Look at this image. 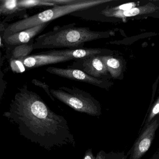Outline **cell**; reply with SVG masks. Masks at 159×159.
<instances>
[{"mask_svg": "<svg viewBox=\"0 0 159 159\" xmlns=\"http://www.w3.org/2000/svg\"><path fill=\"white\" fill-rule=\"evenodd\" d=\"M2 115L17 127L21 136L48 151L65 146L75 147L66 119L52 111L26 85L19 88Z\"/></svg>", "mask_w": 159, "mask_h": 159, "instance_id": "cell-1", "label": "cell"}, {"mask_svg": "<svg viewBox=\"0 0 159 159\" xmlns=\"http://www.w3.org/2000/svg\"><path fill=\"white\" fill-rule=\"evenodd\" d=\"M73 23L62 27L57 26L53 30L35 38L34 49H77L83 48L86 42L107 38L114 36L113 31H94L88 27H75Z\"/></svg>", "mask_w": 159, "mask_h": 159, "instance_id": "cell-2", "label": "cell"}, {"mask_svg": "<svg viewBox=\"0 0 159 159\" xmlns=\"http://www.w3.org/2000/svg\"><path fill=\"white\" fill-rule=\"evenodd\" d=\"M112 1L113 0H81L75 3L53 7L41 13L8 24L3 36L24 30L43 23H50L54 20L72 12L91 8Z\"/></svg>", "mask_w": 159, "mask_h": 159, "instance_id": "cell-3", "label": "cell"}, {"mask_svg": "<svg viewBox=\"0 0 159 159\" xmlns=\"http://www.w3.org/2000/svg\"><path fill=\"white\" fill-rule=\"evenodd\" d=\"M54 98L67 105L75 111L92 116L102 115L100 102L90 93L75 87L72 88L62 87L50 90Z\"/></svg>", "mask_w": 159, "mask_h": 159, "instance_id": "cell-4", "label": "cell"}, {"mask_svg": "<svg viewBox=\"0 0 159 159\" xmlns=\"http://www.w3.org/2000/svg\"><path fill=\"white\" fill-rule=\"evenodd\" d=\"M46 71L61 77L88 83L107 90H109L113 85V83L109 80L95 78L78 69L50 67L48 68Z\"/></svg>", "mask_w": 159, "mask_h": 159, "instance_id": "cell-5", "label": "cell"}, {"mask_svg": "<svg viewBox=\"0 0 159 159\" xmlns=\"http://www.w3.org/2000/svg\"><path fill=\"white\" fill-rule=\"evenodd\" d=\"M159 128V115L145 128L129 151V159H141L149 150L155 138L156 131Z\"/></svg>", "mask_w": 159, "mask_h": 159, "instance_id": "cell-6", "label": "cell"}, {"mask_svg": "<svg viewBox=\"0 0 159 159\" xmlns=\"http://www.w3.org/2000/svg\"><path fill=\"white\" fill-rule=\"evenodd\" d=\"M68 68L78 69L98 79L109 80L111 78L100 56H89L75 59Z\"/></svg>", "mask_w": 159, "mask_h": 159, "instance_id": "cell-7", "label": "cell"}, {"mask_svg": "<svg viewBox=\"0 0 159 159\" xmlns=\"http://www.w3.org/2000/svg\"><path fill=\"white\" fill-rule=\"evenodd\" d=\"M50 23H43L30 29L3 36V42L6 47H12L27 44L37 35L43 31Z\"/></svg>", "mask_w": 159, "mask_h": 159, "instance_id": "cell-8", "label": "cell"}, {"mask_svg": "<svg viewBox=\"0 0 159 159\" xmlns=\"http://www.w3.org/2000/svg\"><path fill=\"white\" fill-rule=\"evenodd\" d=\"M44 54L55 56H65L74 59L81 58L92 56L113 55L114 51L107 49L82 48L70 49L63 50H52L42 52Z\"/></svg>", "mask_w": 159, "mask_h": 159, "instance_id": "cell-9", "label": "cell"}, {"mask_svg": "<svg viewBox=\"0 0 159 159\" xmlns=\"http://www.w3.org/2000/svg\"><path fill=\"white\" fill-rule=\"evenodd\" d=\"M74 60L72 58L61 56L48 55L41 53L29 55L23 61V64L26 69L37 68L44 65L56 64Z\"/></svg>", "mask_w": 159, "mask_h": 159, "instance_id": "cell-10", "label": "cell"}, {"mask_svg": "<svg viewBox=\"0 0 159 159\" xmlns=\"http://www.w3.org/2000/svg\"><path fill=\"white\" fill-rule=\"evenodd\" d=\"M159 11V7L152 3L149 2L143 6L134 7L127 10H114L111 8L104 9L102 14L107 17H115L126 18L128 17L150 14Z\"/></svg>", "mask_w": 159, "mask_h": 159, "instance_id": "cell-11", "label": "cell"}, {"mask_svg": "<svg viewBox=\"0 0 159 159\" xmlns=\"http://www.w3.org/2000/svg\"><path fill=\"white\" fill-rule=\"evenodd\" d=\"M111 77L120 79L123 74L124 65L120 58L113 55L100 56Z\"/></svg>", "mask_w": 159, "mask_h": 159, "instance_id": "cell-12", "label": "cell"}, {"mask_svg": "<svg viewBox=\"0 0 159 159\" xmlns=\"http://www.w3.org/2000/svg\"><path fill=\"white\" fill-rule=\"evenodd\" d=\"M34 39L27 44L19 45L12 47H6V58L8 61L17 60L23 62L26 57L30 55L33 50V45Z\"/></svg>", "mask_w": 159, "mask_h": 159, "instance_id": "cell-13", "label": "cell"}, {"mask_svg": "<svg viewBox=\"0 0 159 159\" xmlns=\"http://www.w3.org/2000/svg\"><path fill=\"white\" fill-rule=\"evenodd\" d=\"M18 0H0V16H6L5 20L16 16H26V10L20 8Z\"/></svg>", "mask_w": 159, "mask_h": 159, "instance_id": "cell-14", "label": "cell"}, {"mask_svg": "<svg viewBox=\"0 0 159 159\" xmlns=\"http://www.w3.org/2000/svg\"><path fill=\"white\" fill-rule=\"evenodd\" d=\"M18 2L20 8L23 10L35 7L60 5L59 0H18Z\"/></svg>", "mask_w": 159, "mask_h": 159, "instance_id": "cell-15", "label": "cell"}, {"mask_svg": "<svg viewBox=\"0 0 159 159\" xmlns=\"http://www.w3.org/2000/svg\"><path fill=\"white\" fill-rule=\"evenodd\" d=\"M129 153L125 155L124 152H114L113 151L109 153H106L103 150L99 151L95 157V159H127Z\"/></svg>", "mask_w": 159, "mask_h": 159, "instance_id": "cell-16", "label": "cell"}, {"mask_svg": "<svg viewBox=\"0 0 159 159\" xmlns=\"http://www.w3.org/2000/svg\"><path fill=\"white\" fill-rule=\"evenodd\" d=\"M3 64V59L2 56V53L0 49V102L2 101L6 89L7 83L4 79V74L2 71V67Z\"/></svg>", "mask_w": 159, "mask_h": 159, "instance_id": "cell-17", "label": "cell"}, {"mask_svg": "<svg viewBox=\"0 0 159 159\" xmlns=\"http://www.w3.org/2000/svg\"><path fill=\"white\" fill-rule=\"evenodd\" d=\"M159 115V97L154 105L152 106V108L150 110L149 115L146 120L143 128L147 126L151 121L156 117L157 116Z\"/></svg>", "mask_w": 159, "mask_h": 159, "instance_id": "cell-18", "label": "cell"}, {"mask_svg": "<svg viewBox=\"0 0 159 159\" xmlns=\"http://www.w3.org/2000/svg\"><path fill=\"white\" fill-rule=\"evenodd\" d=\"M9 65L11 70L14 72L22 73L26 70L23 62L17 60H11L9 61Z\"/></svg>", "mask_w": 159, "mask_h": 159, "instance_id": "cell-19", "label": "cell"}, {"mask_svg": "<svg viewBox=\"0 0 159 159\" xmlns=\"http://www.w3.org/2000/svg\"><path fill=\"white\" fill-rule=\"evenodd\" d=\"M32 83L34 84V85H36V86L43 88L45 90L47 93L48 95L50 97V98L53 101H55L54 97L50 94V90H48V86H47L46 84H44V83H42V82H40V81H38V80H36V79H33L32 81Z\"/></svg>", "mask_w": 159, "mask_h": 159, "instance_id": "cell-20", "label": "cell"}, {"mask_svg": "<svg viewBox=\"0 0 159 159\" xmlns=\"http://www.w3.org/2000/svg\"><path fill=\"white\" fill-rule=\"evenodd\" d=\"M135 6H136L135 3L130 2L124 4L122 5L119 6L112 7L111 8L114 10H127L135 7Z\"/></svg>", "mask_w": 159, "mask_h": 159, "instance_id": "cell-21", "label": "cell"}, {"mask_svg": "<svg viewBox=\"0 0 159 159\" xmlns=\"http://www.w3.org/2000/svg\"><path fill=\"white\" fill-rule=\"evenodd\" d=\"M7 24L5 21H0V48L2 45V42L3 41V36L4 34L5 30L7 27Z\"/></svg>", "mask_w": 159, "mask_h": 159, "instance_id": "cell-22", "label": "cell"}, {"mask_svg": "<svg viewBox=\"0 0 159 159\" xmlns=\"http://www.w3.org/2000/svg\"><path fill=\"white\" fill-rule=\"evenodd\" d=\"M94 157L92 152V149L91 148L88 149L84 154L83 159H95Z\"/></svg>", "mask_w": 159, "mask_h": 159, "instance_id": "cell-23", "label": "cell"}, {"mask_svg": "<svg viewBox=\"0 0 159 159\" xmlns=\"http://www.w3.org/2000/svg\"><path fill=\"white\" fill-rule=\"evenodd\" d=\"M152 159H159V150L154 155Z\"/></svg>", "mask_w": 159, "mask_h": 159, "instance_id": "cell-24", "label": "cell"}]
</instances>
